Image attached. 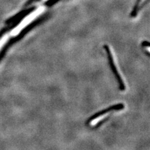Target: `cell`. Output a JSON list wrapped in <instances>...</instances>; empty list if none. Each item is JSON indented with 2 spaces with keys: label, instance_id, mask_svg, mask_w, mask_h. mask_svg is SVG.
Instances as JSON below:
<instances>
[{
  "label": "cell",
  "instance_id": "6da1fadb",
  "mask_svg": "<svg viewBox=\"0 0 150 150\" xmlns=\"http://www.w3.org/2000/svg\"><path fill=\"white\" fill-rule=\"evenodd\" d=\"M44 11L43 7H40L36 9L35 11H33L30 14H29L28 16H26L23 20L21 21V22L15 28H14L13 30L11 33V35L15 36L17 35L21 31H22L23 29H24L25 27H26L28 25L30 24L34 20L40 15L41 14L43 13Z\"/></svg>",
  "mask_w": 150,
  "mask_h": 150
},
{
  "label": "cell",
  "instance_id": "7a4b0ae2",
  "mask_svg": "<svg viewBox=\"0 0 150 150\" xmlns=\"http://www.w3.org/2000/svg\"><path fill=\"white\" fill-rule=\"evenodd\" d=\"M103 48H104L106 53L107 54L108 56V63L110 64V67L112 70V72L113 73V74L115 75V76L117 82L118 83L119 85V89L121 91H125L126 90V86L125 84L122 79L120 74H119L118 70H117V68L115 66L114 60H113V58H112V55L111 53V50L110 48V47L108 46L107 45H105L103 46Z\"/></svg>",
  "mask_w": 150,
  "mask_h": 150
},
{
  "label": "cell",
  "instance_id": "3957f363",
  "mask_svg": "<svg viewBox=\"0 0 150 150\" xmlns=\"http://www.w3.org/2000/svg\"><path fill=\"white\" fill-rule=\"evenodd\" d=\"M125 108V105L123 103H118V104H116V105H112L111 106H110L108 108H107L106 109L100 111H98L96 113H95L94 115H93L91 116H90V118H89L86 121V124H89L91 122H92L93 120H95V119L99 118V117L104 115L108 112H109L110 111H119V110H121Z\"/></svg>",
  "mask_w": 150,
  "mask_h": 150
},
{
  "label": "cell",
  "instance_id": "277c9868",
  "mask_svg": "<svg viewBox=\"0 0 150 150\" xmlns=\"http://www.w3.org/2000/svg\"><path fill=\"white\" fill-rule=\"evenodd\" d=\"M8 36L5 35L3 37H2L1 39L0 40V51H1V50L3 48L4 45L6 44V43L8 41Z\"/></svg>",
  "mask_w": 150,
  "mask_h": 150
},
{
  "label": "cell",
  "instance_id": "5b68a950",
  "mask_svg": "<svg viewBox=\"0 0 150 150\" xmlns=\"http://www.w3.org/2000/svg\"><path fill=\"white\" fill-rule=\"evenodd\" d=\"M142 45L145 47H148V48H150V42L146 41H144L142 42Z\"/></svg>",
  "mask_w": 150,
  "mask_h": 150
},
{
  "label": "cell",
  "instance_id": "8992f818",
  "mask_svg": "<svg viewBox=\"0 0 150 150\" xmlns=\"http://www.w3.org/2000/svg\"><path fill=\"white\" fill-rule=\"evenodd\" d=\"M145 1H146V0H141L140 3H144Z\"/></svg>",
  "mask_w": 150,
  "mask_h": 150
},
{
  "label": "cell",
  "instance_id": "52a82bcc",
  "mask_svg": "<svg viewBox=\"0 0 150 150\" xmlns=\"http://www.w3.org/2000/svg\"><path fill=\"white\" fill-rule=\"evenodd\" d=\"M44 1H46V0H44Z\"/></svg>",
  "mask_w": 150,
  "mask_h": 150
}]
</instances>
